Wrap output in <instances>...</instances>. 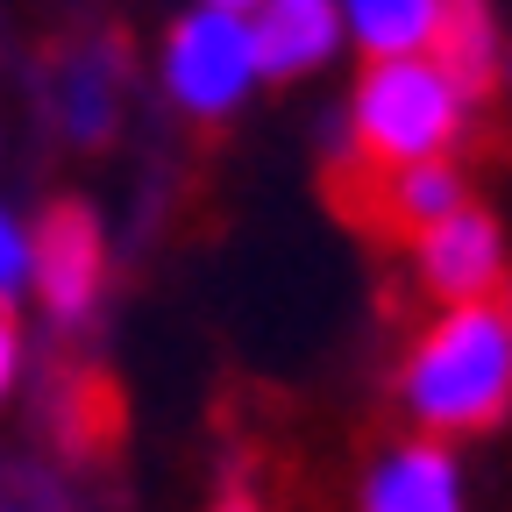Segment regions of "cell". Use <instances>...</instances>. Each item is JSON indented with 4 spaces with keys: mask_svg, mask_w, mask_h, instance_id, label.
Returning <instances> with one entry per match:
<instances>
[{
    "mask_svg": "<svg viewBox=\"0 0 512 512\" xmlns=\"http://www.w3.org/2000/svg\"><path fill=\"white\" fill-rule=\"evenodd\" d=\"M399 399L434 434H484L512 413V320H498L484 299L448 306L420 335Z\"/></svg>",
    "mask_w": 512,
    "mask_h": 512,
    "instance_id": "1",
    "label": "cell"
},
{
    "mask_svg": "<svg viewBox=\"0 0 512 512\" xmlns=\"http://www.w3.org/2000/svg\"><path fill=\"white\" fill-rule=\"evenodd\" d=\"M470 93L441 57H377L356 79V157L363 164H427L463 136Z\"/></svg>",
    "mask_w": 512,
    "mask_h": 512,
    "instance_id": "2",
    "label": "cell"
},
{
    "mask_svg": "<svg viewBox=\"0 0 512 512\" xmlns=\"http://www.w3.org/2000/svg\"><path fill=\"white\" fill-rule=\"evenodd\" d=\"M256 22L228 15V8H200L185 15L164 43V79L192 114H228L249 86H256Z\"/></svg>",
    "mask_w": 512,
    "mask_h": 512,
    "instance_id": "3",
    "label": "cell"
},
{
    "mask_svg": "<svg viewBox=\"0 0 512 512\" xmlns=\"http://www.w3.org/2000/svg\"><path fill=\"white\" fill-rule=\"evenodd\" d=\"M335 200H349L356 221H370L377 235H427L441 214L463 207V178L456 164H349V178H335Z\"/></svg>",
    "mask_w": 512,
    "mask_h": 512,
    "instance_id": "4",
    "label": "cell"
},
{
    "mask_svg": "<svg viewBox=\"0 0 512 512\" xmlns=\"http://www.w3.org/2000/svg\"><path fill=\"white\" fill-rule=\"evenodd\" d=\"M413 256H420V278L441 306H477L498 278H505V249H498V228L484 207H456L441 214L427 235H413Z\"/></svg>",
    "mask_w": 512,
    "mask_h": 512,
    "instance_id": "5",
    "label": "cell"
},
{
    "mask_svg": "<svg viewBox=\"0 0 512 512\" xmlns=\"http://www.w3.org/2000/svg\"><path fill=\"white\" fill-rule=\"evenodd\" d=\"M29 271H36V285H43L57 320H79L93 306V292H100V271H107L100 221L86 207H50V221L29 242Z\"/></svg>",
    "mask_w": 512,
    "mask_h": 512,
    "instance_id": "6",
    "label": "cell"
},
{
    "mask_svg": "<svg viewBox=\"0 0 512 512\" xmlns=\"http://www.w3.org/2000/svg\"><path fill=\"white\" fill-rule=\"evenodd\" d=\"M342 43V15L328 0H271L256 15V64L271 79H292V72H313L320 57H335Z\"/></svg>",
    "mask_w": 512,
    "mask_h": 512,
    "instance_id": "7",
    "label": "cell"
},
{
    "mask_svg": "<svg viewBox=\"0 0 512 512\" xmlns=\"http://www.w3.org/2000/svg\"><path fill=\"white\" fill-rule=\"evenodd\" d=\"M363 512H463V484H456L448 448L413 441L399 456H384L363 491Z\"/></svg>",
    "mask_w": 512,
    "mask_h": 512,
    "instance_id": "8",
    "label": "cell"
},
{
    "mask_svg": "<svg viewBox=\"0 0 512 512\" xmlns=\"http://www.w3.org/2000/svg\"><path fill=\"white\" fill-rule=\"evenodd\" d=\"M448 0H349V36L370 57H427Z\"/></svg>",
    "mask_w": 512,
    "mask_h": 512,
    "instance_id": "9",
    "label": "cell"
},
{
    "mask_svg": "<svg viewBox=\"0 0 512 512\" xmlns=\"http://www.w3.org/2000/svg\"><path fill=\"white\" fill-rule=\"evenodd\" d=\"M434 57H441V72L456 79L463 93H484L491 86V15H484V0H448L441 36H434Z\"/></svg>",
    "mask_w": 512,
    "mask_h": 512,
    "instance_id": "10",
    "label": "cell"
},
{
    "mask_svg": "<svg viewBox=\"0 0 512 512\" xmlns=\"http://www.w3.org/2000/svg\"><path fill=\"white\" fill-rule=\"evenodd\" d=\"M22 278H29V242H22V228L8 214H0V299H8Z\"/></svg>",
    "mask_w": 512,
    "mask_h": 512,
    "instance_id": "11",
    "label": "cell"
},
{
    "mask_svg": "<svg viewBox=\"0 0 512 512\" xmlns=\"http://www.w3.org/2000/svg\"><path fill=\"white\" fill-rule=\"evenodd\" d=\"M15 356H22V335H15L8 306H0V399H8V384H15Z\"/></svg>",
    "mask_w": 512,
    "mask_h": 512,
    "instance_id": "12",
    "label": "cell"
},
{
    "mask_svg": "<svg viewBox=\"0 0 512 512\" xmlns=\"http://www.w3.org/2000/svg\"><path fill=\"white\" fill-rule=\"evenodd\" d=\"M221 512H264V505H256V498H228Z\"/></svg>",
    "mask_w": 512,
    "mask_h": 512,
    "instance_id": "13",
    "label": "cell"
},
{
    "mask_svg": "<svg viewBox=\"0 0 512 512\" xmlns=\"http://www.w3.org/2000/svg\"><path fill=\"white\" fill-rule=\"evenodd\" d=\"M207 8H228V15H242V8H249V0H207Z\"/></svg>",
    "mask_w": 512,
    "mask_h": 512,
    "instance_id": "14",
    "label": "cell"
}]
</instances>
